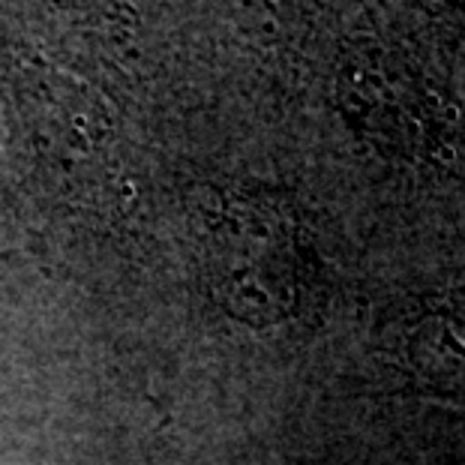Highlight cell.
Returning <instances> with one entry per match:
<instances>
[{"mask_svg": "<svg viewBox=\"0 0 465 465\" xmlns=\"http://www.w3.org/2000/svg\"><path fill=\"white\" fill-rule=\"evenodd\" d=\"M423 379L465 397V292L427 315L418 333Z\"/></svg>", "mask_w": 465, "mask_h": 465, "instance_id": "obj_1", "label": "cell"}]
</instances>
